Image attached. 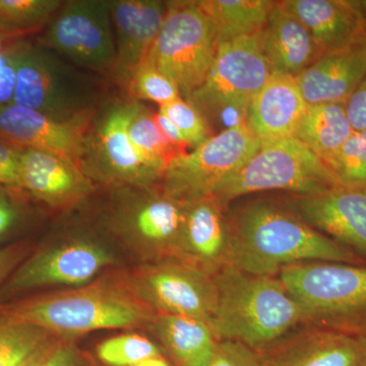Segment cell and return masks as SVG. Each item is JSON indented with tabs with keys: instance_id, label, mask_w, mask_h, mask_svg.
Segmentation results:
<instances>
[{
	"instance_id": "1",
	"label": "cell",
	"mask_w": 366,
	"mask_h": 366,
	"mask_svg": "<svg viewBox=\"0 0 366 366\" xmlns=\"http://www.w3.org/2000/svg\"><path fill=\"white\" fill-rule=\"evenodd\" d=\"M230 266L259 276H278L303 262L366 264L352 250L308 225L287 204L252 202L228 217Z\"/></svg>"
},
{
	"instance_id": "2",
	"label": "cell",
	"mask_w": 366,
	"mask_h": 366,
	"mask_svg": "<svg viewBox=\"0 0 366 366\" xmlns=\"http://www.w3.org/2000/svg\"><path fill=\"white\" fill-rule=\"evenodd\" d=\"M155 314L134 295L124 274H117L79 287L18 301L6 307L2 317L64 337L100 330L149 327Z\"/></svg>"
},
{
	"instance_id": "3",
	"label": "cell",
	"mask_w": 366,
	"mask_h": 366,
	"mask_svg": "<svg viewBox=\"0 0 366 366\" xmlns=\"http://www.w3.org/2000/svg\"><path fill=\"white\" fill-rule=\"evenodd\" d=\"M214 280L217 303L209 327L219 342H238L259 351L305 325L300 305L278 276L228 266Z\"/></svg>"
},
{
	"instance_id": "4",
	"label": "cell",
	"mask_w": 366,
	"mask_h": 366,
	"mask_svg": "<svg viewBox=\"0 0 366 366\" xmlns=\"http://www.w3.org/2000/svg\"><path fill=\"white\" fill-rule=\"evenodd\" d=\"M305 325L352 335L366 331V264L312 262L278 274Z\"/></svg>"
},
{
	"instance_id": "5",
	"label": "cell",
	"mask_w": 366,
	"mask_h": 366,
	"mask_svg": "<svg viewBox=\"0 0 366 366\" xmlns=\"http://www.w3.org/2000/svg\"><path fill=\"white\" fill-rule=\"evenodd\" d=\"M259 34L220 43L203 84L187 100L209 127L223 132L245 124L252 99L273 74Z\"/></svg>"
},
{
	"instance_id": "6",
	"label": "cell",
	"mask_w": 366,
	"mask_h": 366,
	"mask_svg": "<svg viewBox=\"0 0 366 366\" xmlns=\"http://www.w3.org/2000/svg\"><path fill=\"white\" fill-rule=\"evenodd\" d=\"M330 166L295 137L264 142L249 162L224 182L214 197L224 208L238 197L266 190L315 196L339 187Z\"/></svg>"
},
{
	"instance_id": "7",
	"label": "cell",
	"mask_w": 366,
	"mask_h": 366,
	"mask_svg": "<svg viewBox=\"0 0 366 366\" xmlns=\"http://www.w3.org/2000/svg\"><path fill=\"white\" fill-rule=\"evenodd\" d=\"M162 28L144 64L172 79L189 100L203 84L218 50V30L199 1H168Z\"/></svg>"
},
{
	"instance_id": "8",
	"label": "cell",
	"mask_w": 366,
	"mask_h": 366,
	"mask_svg": "<svg viewBox=\"0 0 366 366\" xmlns=\"http://www.w3.org/2000/svg\"><path fill=\"white\" fill-rule=\"evenodd\" d=\"M120 189L124 194L109 213L112 232L143 262L174 259L187 202L156 185Z\"/></svg>"
},
{
	"instance_id": "9",
	"label": "cell",
	"mask_w": 366,
	"mask_h": 366,
	"mask_svg": "<svg viewBox=\"0 0 366 366\" xmlns=\"http://www.w3.org/2000/svg\"><path fill=\"white\" fill-rule=\"evenodd\" d=\"M261 144L247 122L218 132L190 153L173 159L159 187L182 202L213 196L224 182L249 162Z\"/></svg>"
},
{
	"instance_id": "10",
	"label": "cell",
	"mask_w": 366,
	"mask_h": 366,
	"mask_svg": "<svg viewBox=\"0 0 366 366\" xmlns=\"http://www.w3.org/2000/svg\"><path fill=\"white\" fill-rule=\"evenodd\" d=\"M13 104L67 122L89 119L90 96L64 62L37 46L18 43Z\"/></svg>"
},
{
	"instance_id": "11",
	"label": "cell",
	"mask_w": 366,
	"mask_h": 366,
	"mask_svg": "<svg viewBox=\"0 0 366 366\" xmlns=\"http://www.w3.org/2000/svg\"><path fill=\"white\" fill-rule=\"evenodd\" d=\"M76 66L112 71L117 60L110 1L72 0L62 4L40 40Z\"/></svg>"
},
{
	"instance_id": "12",
	"label": "cell",
	"mask_w": 366,
	"mask_h": 366,
	"mask_svg": "<svg viewBox=\"0 0 366 366\" xmlns=\"http://www.w3.org/2000/svg\"><path fill=\"white\" fill-rule=\"evenodd\" d=\"M124 274L134 295L154 312L211 322L217 303L214 277L173 259L143 262Z\"/></svg>"
},
{
	"instance_id": "13",
	"label": "cell",
	"mask_w": 366,
	"mask_h": 366,
	"mask_svg": "<svg viewBox=\"0 0 366 366\" xmlns=\"http://www.w3.org/2000/svg\"><path fill=\"white\" fill-rule=\"evenodd\" d=\"M115 262L114 254L103 243L88 237H74L39 250L20 264L9 277V292L66 286L79 287Z\"/></svg>"
},
{
	"instance_id": "14",
	"label": "cell",
	"mask_w": 366,
	"mask_h": 366,
	"mask_svg": "<svg viewBox=\"0 0 366 366\" xmlns=\"http://www.w3.org/2000/svg\"><path fill=\"white\" fill-rule=\"evenodd\" d=\"M129 103H118L101 115L93 131L88 132L81 169L117 187H147L161 178L149 169L132 146L127 134Z\"/></svg>"
},
{
	"instance_id": "15",
	"label": "cell",
	"mask_w": 366,
	"mask_h": 366,
	"mask_svg": "<svg viewBox=\"0 0 366 366\" xmlns=\"http://www.w3.org/2000/svg\"><path fill=\"white\" fill-rule=\"evenodd\" d=\"M286 204L308 225L366 261V187L339 185L315 196H290Z\"/></svg>"
},
{
	"instance_id": "16",
	"label": "cell",
	"mask_w": 366,
	"mask_h": 366,
	"mask_svg": "<svg viewBox=\"0 0 366 366\" xmlns=\"http://www.w3.org/2000/svg\"><path fill=\"white\" fill-rule=\"evenodd\" d=\"M257 352L264 366H360L366 340L363 335L303 325Z\"/></svg>"
},
{
	"instance_id": "17",
	"label": "cell",
	"mask_w": 366,
	"mask_h": 366,
	"mask_svg": "<svg viewBox=\"0 0 366 366\" xmlns=\"http://www.w3.org/2000/svg\"><path fill=\"white\" fill-rule=\"evenodd\" d=\"M230 257L231 230L226 209L214 196L187 202L173 259L214 277L230 266Z\"/></svg>"
},
{
	"instance_id": "18",
	"label": "cell",
	"mask_w": 366,
	"mask_h": 366,
	"mask_svg": "<svg viewBox=\"0 0 366 366\" xmlns=\"http://www.w3.org/2000/svg\"><path fill=\"white\" fill-rule=\"evenodd\" d=\"M117 60L112 72L118 83L129 85L143 66L165 19L166 2L159 0L110 1Z\"/></svg>"
},
{
	"instance_id": "19",
	"label": "cell",
	"mask_w": 366,
	"mask_h": 366,
	"mask_svg": "<svg viewBox=\"0 0 366 366\" xmlns=\"http://www.w3.org/2000/svg\"><path fill=\"white\" fill-rule=\"evenodd\" d=\"M88 122H57L35 110L0 105V137L23 149L59 154L79 166L85 155Z\"/></svg>"
},
{
	"instance_id": "20",
	"label": "cell",
	"mask_w": 366,
	"mask_h": 366,
	"mask_svg": "<svg viewBox=\"0 0 366 366\" xmlns=\"http://www.w3.org/2000/svg\"><path fill=\"white\" fill-rule=\"evenodd\" d=\"M21 189L53 208H67L90 194L91 178L79 164L52 152L23 149Z\"/></svg>"
},
{
	"instance_id": "21",
	"label": "cell",
	"mask_w": 366,
	"mask_h": 366,
	"mask_svg": "<svg viewBox=\"0 0 366 366\" xmlns=\"http://www.w3.org/2000/svg\"><path fill=\"white\" fill-rule=\"evenodd\" d=\"M366 78V36L320 55L296 78L308 105L345 103Z\"/></svg>"
},
{
	"instance_id": "22",
	"label": "cell",
	"mask_w": 366,
	"mask_h": 366,
	"mask_svg": "<svg viewBox=\"0 0 366 366\" xmlns=\"http://www.w3.org/2000/svg\"><path fill=\"white\" fill-rule=\"evenodd\" d=\"M307 106L296 78L273 72L250 103L247 127L262 143L295 137Z\"/></svg>"
},
{
	"instance_id": "23",
	"label": "cell",
	"mask_w": 366,
	"mask_h": 366,
	"mask_svg": "<svg viewBox=\"0 0 366 366\" xmlns=\"http://www.w3.org/2000/svg\"><path fill=\"white\" fill-rule=\"evenodd\" d=\"M282 4L305 26L322 54L366 36V21L360 1L286 0Z\"/></svg>"
},
{
	"instance_id": "24",
	"label": "cell",
	"mask_w": 366,
	"mask_h": 366,
	"mask_svg": "<svg viewBox=\"0 0 366 366\" xmlns=\"http://www.w3.org/2000/svg\"><path fill=\"white\" fill-rule=\"evenodd\" d=\"M259 38L274 74L297 78L322 55L307 29L282 1L272 9Z\"/></svg>"
},
{
	"instance_id": "25",
	"label": "cell",
	"mask_w": 366,
	"mask_h": 366,
	"mask_svg": "<svg viewBox=\"0 0 366 366\" xmlns=\"http://www.w3.org/2000/svg\"><path fill=\"white\" fill-rule=\"evenodd\" d=\"M149 329L174 366H209L215 356L219 341L204 320L156 312Z\"/></svg>"
},
{
	"instance_id": "26",
	"label": "cell",
	"mask_w": 366,
	"mask_h": 366,
	"mask_svg": "<svg viewBox=\"0 0 366 366\" xmlns=\"http://www.w3.org/2000/svg\"><path fill=\"white\" fill-rule=\"evenodd\" d=\"M353 129L345 103L308 105L295 137L329 165Z\"/></svg>"
},
{
	"instance_id": "27",
	"label": "cell",
	"mask_w": 366,
	"mask_h": 366,
	"mask_svg": "<svg viewBox=\"0 0 366 366\" xmlns=\"http://www.w3.org/2000/svg\"><path fill=\"white\" fill-rule=\"evenodd\" d=\"M127 134L142 162L161 179L171 161L185 153L164 137L155 114L137 101L129 103Z\"/></svg>"
},
{
	"instance_id": "28",
	"label": "cell",
	"mask_w": 366,
	"mask_h": 366,
	"mask_svg": "<svg viewBox=\"0 0 366 366\" xmlns=\"http://www.w3.org/2000/svg\"><path fill=\"white\" fill-rule=\"evenodd\" d=\"M218 30L219 44L261 32L277 1L204 0L199 1Z\"/></svg>"
},
{
	"instance_id": "29",
	"label": "cell",
	"mask_w": 366,
	"mask_h": 366,
	"mask_svg": "<svg viewBox=\"0 0 366 366\" xmlns=\"http://www.w3.org/2000/svg\"><path fill=\"white\" fill-rule=\"evenodd\" d=\"M59 0H0V37L37 32L51 21Z\"/></svg>"
},
{
	"instance_id": "30",
	"label": "cell",
	"mask_w": 366,
	"mask_h": 366,
	"mask_svg": "<svg viewBox=\"0 0 366 366\" xmlns=\"http://www.w3.org/2000/svg\"><path fill=\"white\" fill-rule=\"evenodd\" d=\"M56 338L44 330L14 322L0 320V366H18L52 339Z\"/></svg>"
},
{
	"instance_id": "31",
	"label": "cell",
	"mask_w": 366,
	"mask_h": 366,
	"mask_svg": "<svg viewBox=\"0 0 366 366\" xmlns=\"http://www.w3.org/2000/svg\"><path fill=\"white\" fill-rule=\"evenodd\" d=\"M160 354L158 345L139 334L117 335L103 341L97 348L99 360L109 366H132Z\"/></svg>"
},
{
	"instance_id": "32",
	"label": "cell",
	"mask_w": 366,
	"mask_h": 366,
	"mask_svg": "<svg viewBox=\"0 0 366 366\" xmlns=\"http://www.w3.org/2000/svg\"><path fill=\"white\" fill-rule=\"evenodd\" d=\"M329 166L341 185L366 187V132H353Z\"/></svg>"
},
{
	"instance_id": "33",
	"label": "cell",
	"mask_w": 366,
	"mask_h": 366,
	"mask_svg": "<svg viewBox=\"0 0 366 366\" xmlns=\"http://www.w3.org/2000/svg\"><path fill=\"white\" fill-rule=\"evenodd\" d=\"M129 90L139 100H148L162 106L182 98L177 84L155 67L144 64L129 81Z\"/></svg>"
},
{
	"instance_id": "34",
	"label": "cell",
	"mask_w": 366,
	"mask_h": 366,
	"mask_svg": "<svg viewBox=\"0 0 366 366\" xmlns=\"http://www.w3.org/2000/svg\"><path fill=\"white\" fill-rule=\"evenodd\" d=\"M162 113L177 125L187 144L197 147L206 142L211 134L208 122L201 112L189 101L179 98L167 104L160 106Z\"/></svg>"
},
{
	"instance_id": "35",
	"label": "cell",
	"mask_w": 366,
	"mask_h": 366,
	"mask_svg": "<svg viewBox=\"0 0 366 366\" xmlns=\"http://www.w3.org/2000/svg\"><path fill=\"white\" fill-rule=\"evenodd\" d=\"M16 47L18 43L6 44L0 41V105L13 104L16 86Z\"/></svg>"
},
{
	"instance_id": "36",
	"label": "cell",
	"mask_w": 366,
	"mask_h": 366,
	"mask_svg": "<svg viewBox=\"0 0 366 366\" xmlns=\"http://www.w3.org/2000/svg\"><path fill=\"white\" fill-rule=\"evenodd\" d=\"M209 366H264L257 351L238 342H219Z\"/></svg>"
},
{
	"instance_id": "37",
	"label": "cell",
	"mask_w": 366,
	"mask_h": 366,
	"mask_svg": "<svg viewBox=\"0 0 366 366\" xmlns=\"http://www.w3.org/2000/svg\"><path fill=\"white\" fill-rule=\"evenodd\" d=\"M23 148L0 137V187L21 189Z\"/></svg>"
},
{
	"instance_id": "38",
	"label": "cell",
	"mask_w": 366,
	"mask_h": 366,
	"mask_svg": "<svg viewBox=\"0 0 366 366\" xmlns=\"http://www.w3.org/2000/svg\"><path fill=\"white\" fill-rule=\"evenodd\" d=\"M345 109L353 132H366V78L347 99Z\"/></svg>"
},
{
	"instance_id": "39",
	"label": "cell",
	"mask_w": 366,
	"mask_h": 366,
	"mask_svg": "<svg viewBox=\"0 0 366 366\" xmlns=\"http://www.w3.org/2000/svg\"><path fill=\"white\" fill-rule=\"evenodd\" d=\"M4 189L6 187H0V237L6 234L20 218L18 204L4 192Z\"/></svg>"
},
{
	"instance_id": "40",
	"label": "cell",
	"mask_w": 366,
	"mask_h": 366,
	"mask_svg": "<svg viewBox=\"0 0 366 366\" xmlns=\"http://www.w3.org/2000/svg\"><path fill=\"white\" fill-rule=\"evenodd\" d=\"M45 366H86L72 346L57 342Z\"/></svg>"
},
{
	"instance_id": "41",
	"label": "cell",
	"mask_w": 366,
	"mask_h": 366,
	"mask_svg": "<svg viewBox=\"0 0 366 366\" xmlns=\"http://www.w3.org/2000/svg\"><path fill=\"white\" fill-rule=\"evenodd\" d=\"M23 255L24 250L16 247L0 249V289L18 268Z\"/></svg>"
},
{
	"instance_id": "42",
	"label": "cell",
	"mask_w": 366,
	"mask_h": 366,
	"mask_svg": "<svg viewBox=\"0 0 366 366\" xmlns=\"http://www.w3.org/2000/svg\"><path fill=\"white\" fill-rule=\"evenodd\" d=\"M155 119L164 137H165L171 144L182 149L183 147L189 144H187V139L182 136V132L177 129V125L173 124L169 118L166 117L162 113L158 112V113L155 114Z\"/></svg>"
},
{
	"instance_id": "43",
	"label": "cell",
	"mask_w": 366,
	"mask_h": 366,
	"mask_svg": "<svg viewBox=\"0 0 366 366\" xmlns=\"http://www.w3.org/2000/svg\"><path fill=\"white\" fill-rule=\"evenodd\" d=\"M52 339L51 341L46 343L45 345L40 347L39 349L29 355L25 360L21 361L18 366H45L51 354L53 349L56 346L57 341Z\"/></svg>"
},
{
	"instance_id": "44",
	"label": "cell",
	"mask_w": 366,
	"mask_h": 366,
	"mask_svg": "<svg viewBox=\"0 0 366 366\" xmlns=\"http://www.w3.org/2000/svg\"><path fill=\"white\" fill-rule=\"evenodd\" d=\"M132 366H172L170 361L163 355L152 356V357L147 358L137 362V365Z\"/></svg>"
},
{
	"instance_id": "45",
	"label": "cell",
	"mask_w": 366,
	"mask_h": 366,
	"mask_svg": "<svg viewBox=\"0 0 366 366\" xmlns=\"http://www.w3.org/2000/svg\"><path fill=\"white\" fill-rule=\"evenodd\" d=\"M360 6L361 9H362L363 16H365L366 21V0H361V1H360Z\"/></svg>"
},
{
	"instance_id": "46",
	"label": "cell",
	"mask_w": 366,
	"mask_h": 366,
	"mask_svg": "<svg viewBox=\"0 0 366 366\" xmlns=\"http://www.w3.org/2000/svg\"><path fill=\"white\" fill-rule=\"evenodd\" d=\"M362 335H363V336H365V338L366 340V331ZM360 366H366V353H365V358H363L362 363H361Z\"/></svg>"
},
{
	"instance_id": "47",
	"label": "cell",
	"mask_w": 366,
	"mask_h": 366,
	"mask_svg": "<svg viewBox=\"0 0 366 366\" xmlns=\"http://www.w3.org/2000/svg\"><path fill=\"white\" fill-rule=\"evenodd\" d=\"M4 40V38L0 37V41Z\"/></svg>"
}]
</instances>
